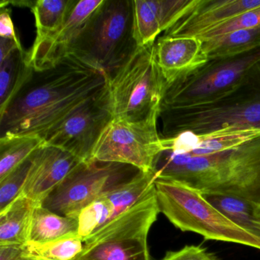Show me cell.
<instances>
[{"instance_id": "ac0fdd59", "label": "cell", "mask_w": 260, "mask_h": 260, "mask_svg": "<svg viewBox=\"0 0 260 260\" xmlns=\"http://www.w3.org/2000/svg\"><path fill=\"white\" fill-rule=\"evenodd\" d=\"M260 136V129L221 130L206 135L185 132L162 139L164 150L191 156H207L224 151Z\"/></svg>"}, {"instance_id": "4fadbf2b", "label": "cell", "mask_w": 260, "mask_h": 260, "mask_svg": "<svg viewBox=\"0 0 260 260\" xmlns=\"http://www.w3.org/2000/svg\"><path fill=\"white\" fill-rule=\"evenodd\" d=\"M259 7L260 0H193L189 8L162 36L198 38L235 16Z\"/></svg>"}, {"instance_id": "3957f363", "label": "cell", "mask_w": 260, "mask_h": 260, "mask_svg": "<svg viewBox=\"0 0 260 260\" xmlns=\"http://www.w3.org/2000/svg\"><path fill=\"white\" fill-rule=\"evenodd\" d=\"M159 119L162 139L185 132L260 129V61L224 93L193 106L159 109Z\"/></svg>"}, {"instance_id": "f546056e", "label": "cell", "mask_w": 260, "mask_h": 260, "mask_svg": "<svg viewBox=\"0 0 260 260\" xmlns=\"http://www.w3.org/2000/svg\"><path fill=\"white\" fill-rule=\"evenodd\" d=\"M9 2L2 1L0 4L1 7V14H0V37L3 39H10L16 42V45L21 49L22 48L20 40L16 33L13 19L10 15V10L7 8Z\"/></svg>"}, {"instance_id": "5b68a950", "label": "cell", "mask_w": 260, "mask_h": 260, "mask_svg": "<svg viewBox=\"0 0 260 260\" xmlns=\"http://www.w3.org/2000/svg\"><path fill=\"white\" fill-rule=\"evenodd\" d=\"M154 185L159 211L178 229L196 233L205 240L239 243L260 249V237L231 221L201 191L171 179L156 178Z\"/></svg>"}, {"instance_id": "ffe728a7", "label": "cell", "mask_w": 260, "mask_h": 260, "mask_svg": "<svg viewBox=\"0 0 260 260\" xmlns=\"http://www.w3.org/2000/svg\"><path fill=\"white\" fill-rule=\"evenodd\" d=\"M36 205L32 201L19 196L0 211V246L28 243L31 216Z\"/></svg>"}, {"instance_id": "4316f807", "label": "cell", "mask_w": 260, "mask_h": 260, "mask_svg": "<svg viewBox=\"0 0 260 260\" xmlns=\"http://www.w3.org/2000/svg\"><path fill=\"white\" fill-rule=\"evenodd\" d=\"M31 157L0 180V211L20 196L31 167Z\"/></svg>"}, {"instance_id": "cb8c5ba5", "label": "cell", "mask_w": 260, "mask_h": 260, "mask_svg": "<svg viewBox=\"0 0 260 260\" xmlns=\"http://www.w3.org/2000/svg\"><path fill=\"white\" fill-rule=\"evenodd\" d=\"M76 3L75 0L34 1L31 7L36 27L33 45H38L54 34L64 23Z\"/></svg>"}, {"instance_id": "2e32d148", "label": "cell", "mask_w": 260, "mask_h": 260, "mask_svg": "<svg viewBox=\"0 0 260 260\" xmlns=\"http://www.w3.org/2000/svg\"><path fill=\"white\" fill-rule=\"evenodd\" d=\"M193 0H133L134 27L138 47L156 43L189 8Z\"/></svg>"}, {"instance_id": "6da1fadb", "label": "cell", "mask_w": 260, "mask_h": 260, "mask_svg": "<svg viewBox=\"0 0 260 260\" xmlns=\"http://www.w3.org/2000/svg\"><path fill=\"white\" fill-rule=\"evenodd\" d=\"M107 89V74L72 53L43 69L31 68L0 113L1 136L31 134L45 141L71 114Z\"/></svg>"}, {"instance_id": "7a4b0ae2", "label": "cell", "mask_w": 260, "mask_h": 260, "mask_svg": "<svg viewBox=\"0 0 260 260\" xmlns=\"http://www.w3.org/2000/svg\"><path fill=\"white\" fill-rule=\"evenodd\" d=\"M156 179H171L202 194H224L260 205V136L207 156L164 150L156 159Z\"/></svg>"}, {"instance_id": "52a82bcc", "label": "cell", "mask_w": 260, "mask_h": 260, "mask_svg": "<svg viewBox=\"0 0 260 260\" xmlns=\"http://www.w3.org/2000/svg\"><path fill=\"white\" fill-rule=\"evenodd\" d=\"M159 213L154 185L132 208L85 240L74 260H150L147 238Z\"/></svg>"}, {"instance_id": "5bb4252c", "label": "cell", "mask_w": 260, "mask_h": 260, "mask_svg": "<svg viewBox=\"0 0 260 260\" xmlns=\"http://www.w3.org/2000/svg\"><path fill=\"white\" fill-rule=\"evenodd\" d=\"M79 162L80 161L71 153L45 144L32 155L31 167L20 196L36 205H42Z\"/></svg>"}, {"instance_id": "e0dca14e", "label": "cell", "mask_w": 260, "mask_h": 260, "mask_svg": "<svg viewBox=\"0 0 260 260\" xmlns=\"http://www.w3.org/2000/svg\"><path fill=\"white\" fill-rule=\"evenodd\" d=\"M155 47L156 60L166 82L188 74L208 60L203 43L198 38L162 36Z\"/></svg>"}, {"instance_id": "ba28073f", "label": "cell", "mask_w": 260, "mask_h": 260, "mask_svg": "<svg viewBox=\"0 0 260 260\" xmlns=\"http://www.w3.org/2000/svg\"><path fill=\"white\" fill-rule=\"evenodd\" d=\"M141 170L127 164L80 162L43 201L42 206L64 217L78 218L86 207L135 179Z\"/></svg>"}, {"instance_id": "484cf974", "label": "cell", "mask_w": 260, "mask_h": 260, "mask_svg": "<svg viewBox=\"0 0 260 260\" xmlns=\"http://www.w3.org/2000/svg\"><path fill=\"white\" fill-rule=\"evenodd\" d=\"M84 241L79 235L65 237L44 244H25L31 260H74L83 249Z\"/></svg>"}, {"instance_id": "7402d4cb", "label": "cell", "mask_w": 260, "mask_h": 260, "mask_svg": "<svg viewBox=\"0 0 260 260\" xmlns=\"http://www.w3.org/2000/svg\"><path fill=\"white\" fill-rule=\"evenodd\" d=\"M45 145L39 135L7 134L0 138V180L28 160Z\"/></svg>"}, {"instance_id": "8992f818", "label": "cell", "mask_w": 260, "mask_h": 260, "mask_svg": "<svg viewBox=\"0 0 260 260\" xmlns=\"http://www.w3.org/2000/svg\"><path fill=\"white\" fill-rule=\"evenodd\" d=\"M155 44L139 47L108 75L114 118L138 121L159 114L166 80L156 60Z\"/></svg>"}, {"instance_id": "8fae6325", "label": "cell", "mask_w": 260, "mask_h": 260, "mask_svg": "<svg viewBox=\"0 0 260 260\" xmlns=\"http://www.w3.org/2000/svg\"><path fill=\"white\" fill-rule=\"evenodd\" d=\"M113 118L107 89L68 117L45 138V144L71 153L80 162L92 160L97 141Z\"/></svg>"}, {"instance_id": "f1b7e54d", "label": "cell", "mask_w": 260, "mask_h": 260, "mask_svg": "<svg viewBox=\"0 0 260 260\" xmlns=\"http://www.w3.org/2000/svg\"><path fill=\"white\" fill-rule=\"evenodd\" d=\"M161 260H217L214 253L206 248L196 245H187L176 251H169Z\"/></svg>"}, {"instance_id": "83f0119b", "label": "cell", "mask_w": 260, "mask_h": 260, "mask_svg": "<svg viewBox=\"0 0 260 260\" xmlns=\"http://www.w3.org/2000/svg\"><path fill=\"white\" fill-rule=\"evenodd\" d=\"M260 27V7L244 12L198 37L202 42L237 30Z\"/></svg>"}, {"instance_id": "7c38bea8", "label": "cell", "mask_w": 260, "mask_h": 260, "mask_svg": "<svg viewBox=\"0 0 260 260\" xmlns=\"http://www.w3.org/2000/svg\"><path fill=\"white\" fill-rule=\"evenodd\" d=\"M155 180L154 172H142L130 182L92 202L78 216L79 237L84 241L132 208L154 187Z\"/></svg>"}, {"instance_id": "d4e9b609", "label": "cell", "mask_w": 260, "mask_h": 260, "mask_svg": "<svg viewBox=\"0 0 260 260\" xmlns=\"http://www.w3.org/2000/svg\"><path fill=\"white\" fill-rule=\"evenodd\" d=\"M28 52L16 50L0 63V113L19 92L31 71Z\"/></svg>"}, {"instance_id": "603a6c76", "label": "cell", "mask_w": 260, "mask_h": 260, "mask_svg": "<svg viewBox=\"0 0 260 260\" xmlns=\"http://www.w3.org/2000/svg\"><path fill=\"white\" fill-rule=\"evenodd\" d=\"M202 43L208 60L245 54L260 48V27L237 30Z\"/></svg>"}, {"instance_id": "44dd1931", "label": "cell", "mask_w": 260, "mask_h": 260, "mask_svg": "<svg viewBox=\"0 0 260 260\" xmlns=\"http://www.w3.org/2000/svg\"><path fill=\"white\" fill-rule=\"evenodd\" d=\"M228 219L255 237H260V205L235 196L203 194Z\"/></svg>"}, {"instance_id": "d6986e66", "label": "cell", "mask_w": 260, "mask_h": 260, "mask_svg": "<svg viewBox=\"0 0 260 260\" xmlns=\"http://www.w3.org/2000/svg\"><path fill=\"white\" fill-rule=\"evenodd\" d=\"M78 218L64 217L38 205L33 210L28 243L44 244L78 235Z\"/></svg>"}, {"instance_id": "4dcf8cb0", "label": "cell", "mask_w": 260, "mask_h": 260, "mask_svg": "<svg viewBox=\"0 0 260 260\" xmlns=\"http://www.w3.org/2000/svg\"><path fill=\"white\" fill-rule=\"evenodd\" d=\"M0 260H31L25 245L0 246Z\"/></svg>"}, {"instance_id": "1f68e13d", "label": "cell", "mask_w": 260, "mask_h": 260, "mask_svg": "<svg viewBox=\"0 0 260 260\" xmlns=\"http://www.w3.org/2000/svg\"><path fill=\"white\" fill-rule=\"evenodd\" d=\"M17 49L21 51H25L23 49L19 48L16 42L13 41L1 38V40H0V63L4 61L9 56H10V54H13Z\"/></svg>"}, {"instance_id": "277c9868", "label": "cell", "mask_w": 260, "mask_h": 260, "mask_svg": "<svg viewBox=\"0 0 260 260\" xmlns=\"http://www.w3.org/2000/svg\"><path fill=\"white\" fill-rule=\"evenodd\" d=\"M138 48L133 0H104L88 19L68 53L92 63L108 76Z\"/></svg>"}, {"instance_id": "9c48e42d", "label": "cell", "mask_w": 260, "mask_h": 260, "mask_svg": "<svg viewBox=\"0 0 260 260\" xmlns=\"http://www.w3.org/2000/svg\"><path fill=\"white\" fill-rule=\"evenodd\" d=\"M260 61V48L232 57L209 59L205 64L166 82L159 109L205 103L229 90Z\"/></svg>"}, {"instance_id": "30bf717a", "label": "cell", "mask_w": 260, "mask_h": 260, "mask_svg": "<svg viewBox=\"0 0 260 260\" xmlns=\"http://www.w3.org/2000/svg\"><path fill=\"white\" fill-rule=\"evenodd\" d=\"M158 120L159 114L138 121L114 118L97 141L92 160L127 164L144 173L153 171L164 150Z\"/></svg>"}, {"instance_id": "9a60e30c", "label": "cell", "mask_w": 260, "mask_h": 260, "mask_svg": "<svg viewBox=\"0 0 260 260\" xmlns=\"http://www.w3.org/2000/svg\"><path fill=\"white\" fill-rule=\"evenodd\" d=\"M103 1H77L63 25L44 42L33 45L31 51H28V61L32 68L43 69L64 56L88 19Z\"/></svg>"}]
</instances>
